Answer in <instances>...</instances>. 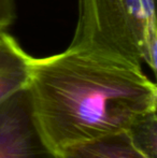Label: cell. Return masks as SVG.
<instances>
[{"instance_id": "cell-4", "label": "cell", "mask_w": 157, "mask_h": 158, "mask_svg": "<svg viewBox=\"0 0 157 158\" xmlns=\"http://www.w3.org/2000/svg\"><path fill=\"white\" fill-rule=\"evenodd\" d=\"M31 58L12 35L0 32V103L29 86Z\"/></svg>"}, {"instance_id": "cell-2", "label": "cell", "mask_w": 157, "mask_h": 158, "mask_svg": "<svg viewBox=\"0 0 157 158\" xmlns=\"http://www.w3.org/2000/svg\"><path fill=\"white\" fill-rule=\"evenodd\" d=\"M70 48L157 68L156 0H78Z\"/></svg>"}, {"instance_id": "cell-5", "label": "cell", "mask_w": 157, "mask_h": 158, "mask_svg": "<svg viewBox=\"0 0 157 158\" xmlns=\"http://www.w3.org/2000/svg\"><path fill=\"white\" fill-rule=\"evenodd\" d=\"M58 154L59 158H147L134 148L126 131L68 146Z\"/></svg>"}, {"instance_id": "cell-1", "label": "cell", "mask_w": 157, "mask_h": 158, "mask_svg": "<svg viewBox=\"0 0 157 158\" xmlns=\"http://www.w3.org/2000/svg\"><path fill=\"white\" fill-rule=\"evenodd\" d=\"M28 87L44 137L57 153L125 131L157 106L156 85L142 64L86 48L32 57Z\"/></svg>"}, {"instance_id": "cell-7", "label": "cell", "mask_w": 157, "mask_h": 158, "mask_svg": "<svg viewBox=\"0 0 157 158\" xmlns=\"http://www.w3.org/2000/svg\"><path fill=\"white\" fill-rule=\"evenodd\" d=\"M15 17L13 0H0V32L6 31Z\"/></svg>"}, {"instance_id": "cell-3", "label": "cell", "mask_w": 157, "mask_h": 158, "mask_svg": "<svg viewBox=\"0 0 157 158\" xmlns=\"http://www.w3.org/2000/svg\"><path fill=\"white\" fill-rule=\"evenodd\" d=\"M0 158H59L40 127L29 87L0 103Z\"/></svg>"}, {"instance_id": "cell-6", "label": "cell", "mask_w": 157, "mask_h": 158, "mask_svg": "<svg viewBox=\"0 0 157 158\" xmlns=\"http://www.w3.org/2000/svg\"><path fill=\"white\" fill-rule=\"evenodd\" d=\"M125 131L137 150L147 158H157L156 110L137 118Z\"/></svg>"}]
</instances>
